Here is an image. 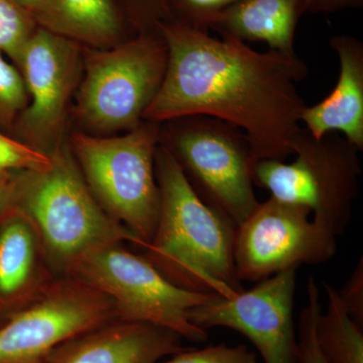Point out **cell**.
Wrapping results in <instances>:
<instances>
[{"mask_svg": "<svg viewBox=\"0 0 363 363\" xmlns=\"http://www.w3.org/2000/svg\"><path fill=\"white\" fill-rule=\"evenodd\" d=\"M160 33L168 66L143 121L212 116L240 128L257 161L293 155L307 106L296 84L308 68L297 55L257 52L240 40L215 39L174 21L162 23Z\"/></svg>", "mask_w": 363, "mask_h": 363, "instance_id": "6da1fadb", "label": "cell"}, {"mask_svg": "<svg viewBox=\"0 0 363 363\" xmlns=\"http://www.w3.org/2000/svg\"><path fill=\"white\" fill-rule=\"evenodd\" d=\"M155 169L160 213L145 259L186 290L235 297L243 291L234 262L236 227L203 201L164 147H157Z\"/></svg>", "mask_w": 363, "mask_h": 363, "instance_id": "7a4b0ae2", "label": "cell"}, {"mask_svg": "<svg viewBox=\"0 0 363 363\" xmlns=\"http://www.w3.org/2000/svg\"><path fill=\"white\" fill-rule=\"evenodd\" d=\"M42 171L11 179L4 208L32 223L50 262L66 272L81 257L105 245L142 241L101 207L68 147H56Z\"/></svg>", "mask_w": 363, "mask_h": 363, "instance_id": "3957f363", "label": "cell"}, {"mask_svg": "<svg viewBox=\"0 0 363 363\" xmlns=\"http://www.w3.org/2000/svg\"><path fill=\"white\" fill-rule=\"evenodd\" d=\"M295 161L259 160L253 184L279 201L308 208L312 220L342 235L352 220L362 176L360 150L337 133L314 138L301 126L293 140Z\"/></svg>", "mask_w": 363, "mask_h": 363, "instance_id": "277c9868", "label": "cell"}, {"mask_svg": "<svg viewBox=\"0 0 363 363\" xmlns=\"http://www.w3.org/2000/svg\"><path fill=\"white\" fill-rule=\"evenodd\" d=\"M157 123H142L116 138L76 133L72 147L93 196L112 218L142 241L154 238L160 213V190L155 169L159 147Z\"/></svg>", "mask_w": 363, "mask_h": 363, "instance_id": "5b68a950", "label": "cell"}, {"mask_svg": "<svg viewBox=\"0 0 363 363\" xmlns=\"http://www.w3.org/2000/svg\"><path fill=\"white\" fill-rule=\"evenodd\" d=\"M159 145L180 164L197 195L240 226L259 207L252 172L257 157L240 128L207 116L164 121Z\"/></svg>", "mask_w": 363, "mask_h": 363, "instance_id": "8992f818", "label": "cell"}, {"mask_svg": "<svg viewBox=\"0 0 363 363\" xmlns=\"http://www.w3.org/2000/svg\"><path fill=\"white\" fill-rule=\"evenodd\" d=\"M67 274L108 298L118 320L155 325L193 342L207 340V332L191 322V311L219 296L175 285L145 257L128 252L121 245L91 250Z\"/></svg>", "mask_w": 363, "mask_h": 363, "instance_id": "52a82bcc", "label": "cell"}, {"mask_svg": "<svg viewBox=\"0 0 363 363\" xmlns=\"http://www.w3.org/2000/svg\"><path fill=\"white\" fill-rule=\"evenodd\" d=\"M167 66L168 49L160 32L86 50L78 116L97 130H135L161 87Z\"/></svg>", "mask_w": 363, "mask_h": 363, "instance_id": "ba28073f", "label": "cell"}, {"mask_svg": "<svg viewBox=\"0 0 363 363\" xmlns=\"http://www.w3.org/2000/svg\"><path fill=\"white\" fill-rule=\"evenodd\" d=\"M116 319L113 303L80 279L49 281L0 322V363H47L62 343Z\"/></svg>", "mask_w": 363, "mask_h": 363, "instance_id": "9c48e42d", "label": "cell"}, {"mask_svg": "<svg viewBox=\"0 0 363 363\" xmlns=\"http://www.w3.org/2000/svg\"><path fill=\"white\" fill-rule=\"evenodd\" d=\"M301 205L269 197L236 227L234 262L238 279L259 283L302 264L328 262L337 238L310 219Z\"/></svg>", "mask_w": 363, "mask_h": 363, "instance_id": "30bf717a", "label": "cell"}, {"mask_svg": "<svg viewBox=\"0 0 363 363\" xmlns=\"http://www.w3.org/2000/svg\"><path fill=\"white\" fill-rule=\"evenodd\" d=\"M297 269L262 279L235 297L214 298L191 311V322L208 331L215 327L245 335L264 363H298L294 324Z\"/></svg>", "mask_w": 363, "mask_h": 363, "instance_id": "8fae6325", "label": "cell"}, {"mask_svg": "<svg viewBox=\"0 0 363 363\" xmlns=\"http://www.w3.org/2000/svg\"><path fill=\"white\" fill-rule=\"evenodd\" d=\"M18 64L28 95L21 114V130L33 142H49L63 125L77 84L79 44L38 26Z\"/></svg>", "mask_w": 363, "mask_h": 363, "instance_id": "7c38bea8", "label": "cell"}, {"mask_svg": "<svg viewBox=\"0 0 363 363\" xmlns=\"http://www.w3.org/2000/svg\"><path fill=\"white\" fill-rule=\"evenodd\" d=\"M181 339L155 325L116 319L62 343L47 363H159L187 350Z\"/></svg>", "mask_w": 363, "mask_h": 363, "instance_id": "4fadbf2b", "label": "cell"}, {"mask_svg": "<svg viewBox=\"0 0 363 363\" xmlns=\"http://www.w3.org/2000/svg\"><path fill=\"white\" fill-rule=\"evenodd\" d=\"M332 49L339 58V78L324 100L306 106L301 123L314 138L340 133L362 152L363 150V43L350 35H335Z\"/></svg>", "mask_w": 363, "mask_h": 363, "instance_id": "5bb4252c", "label": "cell"}, {"mask_svg": "<svg viewBox=\"0 0 363 363\" xmlns=\"http://www.w3.org/2000/svg\"><path fill=\"white\" fill-rule=\"evenodd\" d=\"M308 11L307 0H238L210 21L222 38L264 42L269 50L296 55V28Z\"/></svg>", "mask_w": 363, "mask_h": 363, "instance_id": "9a60e30c", "label": "cell"}, {"mask_svg": "<svg viewBox=\"0 0 363 363\" xmlns=\"http://www.w3.org/2000/svg\"><path fill=\"white\" fill-rule=\"evenodd\" d=\"M30 14L39 28L77 44L107 49L121 43L123 18L113 0H43Z\"/></svg>", "mask_w": 363, "mask_h": 363, "instance_id": "2e32d148", "label": "cell"}, {"mask_svg": "<svg viewBox=\"0 0 363 363\" xmlns=\"http://www.w3.org/2000/svg\"><path fill=\"white\" fill-rule=\"evenodd\" d=\"M0 228V298L32 300L49 281L40 274L39 236L20 212L4 208Z\"/></svg>", "mask_w": 363, "mask_h": 363, "instance_id": "e0dca14e", "label": "cell"}, {"mask_svg": "<svg viewBox=\"0 0 363 363\" xmlns=\"http://www.w3.org/2000/svg\"><path fill=\"white\" fill-rule=\"evenodd\" d=\"M326 312H319L315 326L318 345L329 363H363V331L344 309L337 290L326 281Z\"/></svg>", "mask_w": 363, "mask_h": 363, "instance_id": "ac0fdd59", "label": "cell"}, {"mask_svg": "<svg viewBox=\"0 0 363 363\" xmlns=\"http://www.w3.org/2000/svg\"><path fill=\"white\" fill-rule=\"evenodd\" d=\"M38 26L32 14L14 0H0V51L18 63Z\"/></svg>", "mask_w": 363, "mask_h": 363, "instance_id": "d6986e66", "label": "cell"}, {"mask_svg": "<svg viewBox=\"0 0 363 363\" xmlns=\"http://www.w3.org/2000/svg\"><path fill=\"white\" fill-rule=\"evenodd\" d=\"M307 298V305L301 312L298 323V363H329L320 350L315 333L317 316L322 307L319 286L313 276L308 279Z\"/></svg>", "mask_w": 363, "mask_h": 363, "instance_id": "ffe728a7", "label": "cell"}, {"mask_svg": "<svg viewBox=\"0 0 363 363\" xmlns=\"http://www.w3.org/2000/svg\"><path fill=\"white\" fill-rule=\"evenodd\" d=\"M238 0H164L169 21L209 33L210 21Z\"/></svg>", "mask_w": 363, "mask_h": 363, "instance_id": "44dd1931", "label": "cell"}, {"mask_svg": "<svg viewBox=\"0 0 363 363\" xmlns=\"http://www.w3.org/2000/svg\"><path fill=\"white\" fill-rule=\"evenodd\" d=\"M28 104V95L21 73L0 51V125H9Z\"/></svg>", "mask_w": 363, "mask_h": 363, "instance_id": "7402d4cb", "label": "cell"}, {"mask_svg": "<svg viewBox=\"0 0 363 363\" xmlns=\"http://www.w3.org/2000/svg\"><path fill=\"white\" fill-rule=\"evenodd\" d=\"M49 154L0 133V169L42 171L51 166Z\"/></svg>", "mask_w": 363, "mask_h": 363, "instance_id": "603a6c76", "label": "cell"}, {"mask_svg": "<svg viewBox=\"0 0 363 363\" xmlns=\"http://www.w3.org/2000/svg\"><path fill=\"white\" fill-rule=\"evenodd\" d=\"M162 363H257L255 353L243 344L208 346L203 350L187 348Z\"/></svg>", "mask_w": 363, "mask_h": 363, "instance_id": "cb8c5ba5", "label": "cell"}, {"mask_svg": "<svg viewBox=\"0 0 363 363\" xmlns=\"http://www.w3.org/2000/svg\"><path fill=\"white\" fill-rule=\"evenodd\" d=\"M131 23L140 33L160 32V26L169 21L164 0H123Z\"/></svg>", "mask_w": 363, "mask_h": 363, "instance_id": "d4e9b609", "label": "cell"}, {"mask_svg": "<svg viewBox=\"0 0 363 363\" xmlns=\"http://www.w3.org/2000/svg\"><path fill=\"white\" fill-rule=\"evenodd\" d=\"M339 300L344 309L359 326H363V257H360L350 278L340 290Z\"/></svg>", "mask_w": 363, "mask_h": 363, "instance_id": "484cf974", "label": "cell"}, {"mask_svg": "<svg viewBox=\"0 0 363 363\" xmlns=\"http://www.w3.org/2000/svg\"><path fill=\"white\" fill-rule=\"evenodd\" d=\"M308 11L312 13H331L347 9H360L363 0H307Z\"/></svg>", "mask_w": 363, "mask_h": 363, "instance_id": "4316f807", "label": "cell"}, {"mask_svg": "<svg viewBox=\"0 0 363 363\" xmlns=\"http://www.w3.org/2000/svg\"><path fill=\"white\" fill-rule=\"evenodd\" d=\"M11 177H9V171H1L0 169V209L4 208V202L9 191V185H11Z\"/></svg>", "mask_w": 363, "mask_h": 363, "instance_id": "83f0119b", "label": "cell"}, {"mask_svg": "<svg viewBox=\"0 0 363 363\" xmlns=\"http://www.w3.org/2000/svg\"><path fill=\"white\" fill-rule=\"evenodd\" d=\"M14 1L18 2L21 7H23V9H26V11L30 13L33 9H35V7L39 6L43 0H14Z\"/></svg>", "mask_w": 363, "mask_h": 363, "instance_id": "f1b7e54d", "label": "cell"}, {"mask_svg": "<svg viewBox=\"0 0 363 363\" xmlns=\"http://www.w3.org/2000/svg\"><path fill=\"white\" fill-rule=\"evenodd\" d=\"M0 322H1V321H0Z\"/></svg>", "mask_w": 363, "mask_h": 363, "instance_id": "f546056e", "label": "cell"}]
</instances>
